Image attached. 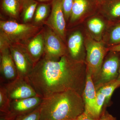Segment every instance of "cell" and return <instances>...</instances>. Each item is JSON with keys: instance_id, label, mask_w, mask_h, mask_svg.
Segmentation results:
<instances>
[{"instance_id": "5", "label": "cell", "mask_w": 120, "mask_h": 120, "mask_svg": "<svg viewBox=\"0 0 120 120\" xmlns=\"http://www.w3.org/2000/svg\"><path fill=\"white\" fill-rule=\"evenodd\" d=\"M42 31L45 43L43 56L49 60H58L68 54V50L62 39L56 32L47 26Z\"/></svg>"}, {"instance_id": "22", "label": "cell", "mask_w": 120, "mask_h": 120, "mask_svg": "<svg viewBox=\"0 0 120 120\" xmlns=\"http://www.w3.org/2000/svg\"><path fill=\"white\" fill-rule=\"evenodd\" d=\"M105 95L101 92L97 91V99L95 105L94 112V117L98 120L100 118L102 108L105 104Z\"/></svg>"}, {"instance_id": "10", "label": "cell", "mask_w": 120, "mask_h": 120, "mask_svg": "<svg viewBox=\"0 0 120 120\" xmlns=\"http://www.w3.org/2000/svg\"><path fill=\"white\" fill-rule=\"evenodd\" d=\"M0 52V84L10 82L18 77L17 69L9 49Z\"/></svg>"}, {"instance_id": "16", "label": "cell", "mask_w": 120, "mask_h": 120, "mask_svg": "<svg viewBox=\"0 0 120 120\" xmlns=\"http://www.w3.org/2000/svg\"><path fill=\"white\" fill-rule=\"evenodd\" d=\"M22 3V19L24 23H28L34 18L38 3L35 0H25Z\"/></svg>"}, {"instance_id": "8", "label": "cell", "mask_w": 120, "mask_h": 120, "mask_svg": "<svg viewBox=\"0 0 120 120\" xmlns=\"http://www.w3.org/2000/svg\"><path fill=\"white\" fill-rule=\"evenodd\" d=\"M18 75L20 78H27L34 67L23 45H13L9 47Z\"/></svg>"}, {"instance_id": "31", "label": "cell", "mask_w": 120, "mask_h": 120, "mask_svg": "<svg viewBox=\"0 0 120 120\" xmlns=\"http://www.w3.org/2000/svg\"><path fill=\"white\" fill-rule=\"evenodd\" d=\"M117 80H118V82H120V68H119V75L118 78L117 79Z\"/></svg>"}, {"instance_id": "30", "label": "cell", "mask_w": 120, "mask_h": 120, "mask_svg": "<svg viewBox=\"0 0 120 120\" xmlns=\"http://www.w3.org/2000/svg\"><path fill=\"white\" fill-rule=\"evenodd\" d=\"M0 120H14V119L9 116L7 114H0Z\"/></svg>"}, {"instance_id": "2", "label": "cell", "mask_w": 120, "mask_h": 120, "mask_svg": "<svg viewBox=\"0 0 120 120\" xmlns=\"http://www.w3.org/2000/svg\"><path fill=\"white\" fill-rule=\"evenodd\" d=\"M40 107L39 120H73L85 110L82 96L72 90L43 98Z\"/></svg>"}, {"instance_id": "14", "label": "cell", "mask_w": 120, "mask_h": 120, "mask_svg": "<svg viewBox=\"0 0 120 120\" xmlns=\"http://www.w3.org/2000/svg\"><path fill=\"white\" fill-rule=\"evenodd\" d=\"M83 43L82 35L79 31L74 32L69 38L68 49L69 56L73 60L85 62L82 56Z\"/></svg>"}, {"instance_id": "26", "label": "cell", "mask_w": 120, "mask_h": 120, "mask_svg": "<svg viewBox=\"0 0 120 120\" xmlns=\"http://www.w3.org/2000/svg\"><path fill=\"white\" fill-rule=\"evenodd\" d=\"M73 0H62V6L65 20H68L71 16Z\"/></svg>"}, {"instance_id": "28", "label": "cell", "mask_w": 120, "mask_h": 120, "mask_svg": "<svg viewBox=\"0 0 120 120\" xmlns=\"http://www.w3.org/2000/svg\"><path fill=\"white\" fill-rule=\"evenodd\" d=\"M93 118L89 114L84 112L73 120H98Z\"/></svg>"}, {"instance_id": "33", "label": "cell", "mask_w": 120, "mask_h": 120, "mask_svg": "<svg viewBox=\"0 0 120 120\" xmlns=\"http://www.w3.org/2000/svg\"><path fill=\"white\" fill-rule=\"evenodd\" d=\"M25 0H20V1H21V2H22H22H23V1Z\"/></svg>"}, {"instance_id": "11", "label": "cell", "mask_w": 120, "mask_h": 120, "mask_svg": "<svg viewBox=\"0 0 120 120\" xmlns=\"http://www.w3.org/2000/svg\"><path fill=\"white\" fill-rule=\"evenodd\" d=\"M43 98L39 96L16 100L11 102L10 111L7 114L11 118L16 117L34 110L41 103Z\"/></svg>"}, {"instance_id": "18", "label": "cell", "mask_w": 120, "mask_h": 120, "mask_svg": "<svg viewBox=\"0 0 120 120\" xmlns=\"http://www.w3.org/2000/svg\"><path fill=\"white\" fill-rule=\"evenodd\" d=\"M120 86V82L117 79L109 82L102 85L97 89L98 91L103 94L105 98L104 106L108 105L110 100L113 93L116 88Z\"/></svg>"}, {"instance_id": "24", "label": "cell", "mask_w": 120, "mask_h": 120, "mask_svg": "<svg viewBox=\"0 0 120 120\" xmlns=\"http://www.w3.org/2000/svg\"><path fill=\"white\" fill-rule=\"evenodd\" d=\"M108 11L112 18H120V0H113L109 4Z\"/></svg>"}, {"instance_id": "21", "label": "cell", "mask_w": 120, "mask_h": 120, "mask_svg": "<svg viewBox=\"0 0 120 120\" xmlns=\"http://www.w3.org/2000/svg\"><path fill=\"white\" fill-rule=\"evenodd\" d=\"M87 26L90 31L93 34L98 35L103 31L105 27V24L100 19L94 18L88 21Z\"/></svg>"}, {"instance_id": "27", "label": "cell", "mask_w": 120, "mask_h": 120, "mask_svg": "<svg viewBox=\"0 0 120 120\" xmlns=\"http://www.w3.org/2000/svg\"><path fill=\"white\" fill-rule=\"evenodd\" d=\"M98 120H117L116 117L109 113L105 110H102Z\"/></svg>"}, {"instance_id": "23", "label": "cell", "mask_w": 120, "mask_h": 120, "mask_svg": "<svg viewBox=\"0 0 120 120\" xmlns=\"http://www.w3.org/2000/svg\"><path fill=\"white\" fill-rule=\"evenodd\" d=\"M41 113L40 105L32 112L16 117L14 120H39Z\"/></svg>"}, {"instance_id": "34", "label": "cell", "mask_w": 120, "mask_h": 120, "mask_svg": "<svg viewBox=\"0 0 120 120\" xmlns=\"http://www.w3.org/2000/svg\"><path fill=\"white\" fill-rule=\"evenodd\" d=\"M98 0L101 1V0Z\"/></svg>"}, {"instance_id": "15", "label": "cell", "mask_w": 120, "mask_h": 120, "mask_svg": "<svg viewBox=\"0 0 120 120\" xmlns=\"http://www.w3.org/2000/svg\"><path fill=\"white\" fill-rule=\"evenodd\" d=\"M88 6L87 0H73L70 16L71 22H75L83 15Z\"/></svg>"}, {"instance_id": "13", "label": "cell", "mask_w": 120, "mask_h": 120, "mask_svg": "<svg viewBox=\"0 0 120 120\" xmlns=\"http://www.w3.org/2000/svg\"><path fill=\"white\" fill-rule=\"evenodd\" d=\"M23 46L34 66L43 56L45 52V43L42 30Z\"/></svg>"}, {"instance_id": "19", "label": "cell", "mask_w": 120, "mask_h": 120, "mask_svg": "<svg viewBox=\"0 0 120 120\" xmlns=\"http://www.w3.org/2000/svg\"><path fill=\"white\" fill-rule=\"evenodd\" d=\"M50 10L49 4H41L38 5L33 18L34 24L37 25L44 22L49 15Z\"/></svg>"}, {"instance_id": "9", "label": "cell", "mask_w": 120, "mask_h": 120, "mask_svg": "<svg viewBox=\"0 0 120 120\" xmlns=\"http://www.w3.org/2000/svg\"><path fill=\"white\" fill-rule=\"evenodd\" d=\"M52 5L51 13L45 24L64 41L66 20L62 8V0H53Z\"/></svg>"}, {"instance_id": "20", "label": "cell", "mask_w": 120, "mask_h": 120, "mask_svg": "<svg viewBox=\"0 0 120 120\" xmlns=\"http://www.w3.org/2000/svg\"><path fill=\"white\" fill-rule=\"evenodd\" d=\"M11 101L4 84L0 86V114L8 113L10 111Z\"/></svg>"}, {"instance_id": "17", "label": "cell", "mask_w": 120, "mask_h": 120, "mask_svg": "<svg viewBox=\"0 0 120 120\" xmlns=\"http://www.w3.org/2000/svg\"><path fill=\"white\" fill-rule=\"evenodd\" d=\"M20 0H2V8L9 16L16 19L20 10Z\"/></svg>"}, {"instance_id": "12", "label": "cell", "mask_w": 120, "mask_h": 120, "mask_svg": "<svg viewBox=\"0 0 120 120\" xmlns=\"http://www.w3.org/2000/svg\"><path fill=\"white\" fill-rule=\"evenodd\" d=\"M85 105L84 112L93 118L97 99V91L91 75L86 69V84L82 95Z\"/></svg>"}, {"instance_id": "1", "label": "cell", "mask_w": 120, "mask_h": 120, "mask_svg": "<svg viewBox=\"0 0 120 120\" xmlns=\"http://www.w3.org/2000/svg\"><path fill=\"white\" fill-rule=\"evenodd\" d=\"M86 75L85 62L73 60L68 54L58 60L43 56L27 79L39 96L44 98L69 90L82 95Z\"/></svg>"}, {"instance_id": "32", "label": "cell", "mask_w": 120, "mask_h": 120, "mask_svg": "<svg viewBox=\"0 0 120 120\" xmlns=\"http://www.w3.org/2000/svg\"><path fill=\"white\" fill-rule=\"evenodd\" d=\"M36 0L41 1V2H45V1H49L51 0Z\"/></svg>"}, {"instance_id": "7", "label": "cell", "mask_w": 120, "mask_h": 120, "mask_svg": "<svg viewBox=\"0 0 120 120\" xmlns=\"http://www.w3.org/2000/svg\"><path fill=\"white\" fill-rule=\"evenodd\" d=\"M2 84L5 87L11 102L39 96L27 78L17 77L12 82Z\"/></svg>"}, {"instance_id": "29", "label": "cell", "mask_w": 120, "mask_h": 120, "mask_svg": "<svg viewBox=\"0 0 120 120\" xmlns=\"http://www.w3.org/2000/svg\"><path fill=\"white\" fill-rule=\"evenodd\" d=\"M109 50L111 52H120V43L112 46V47H110Z\"/></svg>"}, {"instance_id": "4", "label": "cell", "mask_w": 120, "mask_h": 120, "mask_svg": "<svg viewBox=\"0 0 120 120\" xmlns=\"http://www.w3.org/2000/svg\"><path fill=\"white\" fill-rule=\"evenodd\" d=\"M86 50L85 63L93 80L100 71L105 55L109 50L101 42L92 39H88L86 42Z\"/></svg>"}, {"instance_id": "3", "label": "cell", "mask_w": 120, "mask_h": 120, "mask_svg": "<svg viewBox=\"0 0 120 120\" xmlns=\"http://www.w3.org/2000/svg\"><path fill=\"white\" fill-rule=\"evenodd\" d=\"M41 28L36 24L20 23L11 20L0 22V33L8 38L11 45H25L38 34Z\"/></svg>"}, {"instance_id": "25", "label": "cell", "mask_w": 120, "mask_h": 120, "mask_svg": "<svg viewBox=\"0 0 120 120\" xmlns=\"http://www.w3.org/2000/svg\"><path fill=\"white\" fill-rule=\"evenodd\" d=\"M110 41L113 46L120 43V23L113 28L110 34Z\"/></svg>"}, {"instance_id": "6", "label": "cell", "mask_w": 120, "mask_h": 120, "mask_svg": "<svg viewBox=\"0 0 120 120\" xmlns=\"http://www.w3.org/2000/svg\"><path fill=\"white\" fill-rule=\"evenodd\" d=\"M111 52L112 54L103 62L100 71L93 80L96 90L102 85L116 79L118 78L120 56L118 52Z\"/></svg>"}]
</instances>
